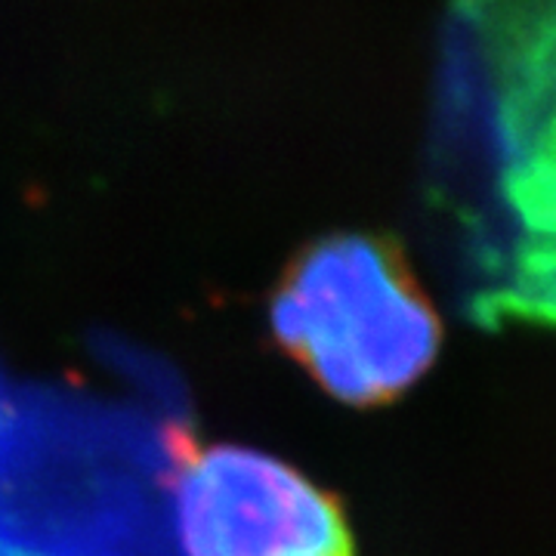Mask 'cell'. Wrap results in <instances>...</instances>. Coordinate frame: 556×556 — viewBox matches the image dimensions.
Listing matches in <instances>:
<instances>
[{
    "instance_id": "6da1fadb",
    "label": "cell",
    "mask_w": 556,
    "mask_h": 556,
    "mask_svg": "<svg viewBox=\"0 0 556 556\" xmlns=\"http://www.w3.org/2000/svg\"><path fill=\"white\" fill-rule=\"evenodd\" d=\"M276 343L328 396L393 402L437 362L442 321L402 251L340 232L303 248L273 291Z\"/></svg>"
},
{
    "instance_id": "7a4b0ae2",
    "label": "cell",
    "mask_w": 556,
    "mask_h": 556,
    "mask_svg": "<svg viewBox=\"0 0 556 556\" xmlns=\"http://www.w3.org/2000/svg\"><path fill=\"white\" fill-rule=\"evenodd\" d=\"M186 556H356L343 504L291 464L241 445L170 437Z\"/></svg>"
}]
</instances>
